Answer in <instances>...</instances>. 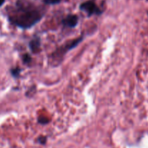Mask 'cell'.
I'll list each match as a JSON object with an SVG mask.
<instances>
[{
  "label": "cell",
  "instance_id": "1",
  "mask_svg": "<svg viewBox=\"0 0 148 148\" xmlns=\"http://www.w3.org/2000/svg\"><path fill=\"white\" fill-rule=\"evenodd\" d=\"M44 16L40 7L27 0H17L8 13V20L22 29H28L37 24Z\"/></svg>",
  "mask_w": 148,
  "mask_h": 148
},
{
  "label": "cell",
  "instance_id": "6",
  "mask_svg": "<svg viewBox=\"0 0 148 148\" xmlns=\"http://www.w3.org/2000/svg\"><path fill=\"white\" fill-rule=\"evenodd\" d=\"M20 72H21V69L19 67L13 68L10 70V73H11L12 76L14 77H17L20 75Z\"/></svg>",
  "mask_w": 148,
  "mask_h": 148
},
{
  "label": "cell",
  "instance_id": "5",
  "mask_svg": "<svg viewBox=\"0 0 148 148\" xmlns=\"http://www.w3.org/2000/svg\"><path fill=\"white\" fill-rule=\"evenodd\" d=\"M40 40L39 38L36 37L32 39L29 43V48L33 53H38L40 51Z\"/></svg>",
  "mask_w": 148,
  "mask_h": 148
},
{
  "label": "cell",
  "instance_id": "4",
  "mask_svg": "<svg viewBox=\"0 0 148 148\" xmlns=\"http://www.w3.org/2000/svg\"><path fill=\"white\" fill-rule=\"evenodd\" d=\"M78 22H79V18H78L77 15H76V14H69L62 20V23L64 27L73 28V27H75L77 25Z\"/></svg>",
  "mask_w": 148,
  "mask_h": 148
},
{
  "label": "cell",
  "instance_id": "3",
  "mask_svg": "<svg viewBox=\"0 0 148 148\" xmlns=\"http://www.w3.org/2000/svg\"><path fill=\"white\" fill-rule=\"evenodd\" d=\"M82 39H83L82 37L77 38L76 39H74L72 41L68 42V43H66V44H64V46H61L60 48H59V49L52 54L53 58H57L58 59V58H60L61 56H64L68 51L71 50V49L76 47V46L82 41Z\"/></svg>",
  "mask_w": 148,
  "mask_h": 148
},
{
  "label": "cell",
  "instance_id": "2",
  "mask_svg": "<svg viewBox=\"0 0 148 148\" xmlns=\"http://www.w3.org/2000/svg\"><path fill=\"white\" fill-rule=\"evenodd\" d=\"M79 10L85 12L88 17L92 15H101L103 11L98 7L95 0H88L79 5Z\"/></svg>",
  "mask_w": 148,
  "mask_h": 148
},
{
  "label": "cell",
  "instance_id": "7",
  "mask_svg": "<svg viewBox=\"0 0 148 148\" xmlns=\"http://www.w3.org/2000/svg\"><path fill=\"white\" fill-rule=\"evenodd\" d=\"M62 0H43V2L49 5H54V4H59Z\"/></svg>",
  "mask_w": 148,
  "mask_h": 148
},
{
  "label": "cell",
  "instance_id": "9",
  "mask_svg": "<svg viewBox=\"0 0 148 148\" xmlns=\"http://www.w3.org/2000/svg\"><path fill=\"white\" fill-rule=\"evenodd\" d=\"M38 122L41 124H48V123L49 122V121L46 118V117L40 116L38 118Z\"/></svg>",
  "mask_w": 148,
  "mask_h": 148
},
{
  "label": "cell",
  "instance_id": "8",
  "mask_svg": "<svg viewBox=\"0 0 148 148\" xmlns=\"http://www.w3.org/2000/svg\"><path fill=\"white\" fill-rule=\"evenodd\" d=\"M31 57L28 53H25L23 56V61L25 64H29L31 62Z\"/></svg>",
  "mask_w": 148,
  "mask_h": 148
},
{
  "label": "cell",
  "instance_id": "11",
  "mask_svg": "<svg viewBox=\"0 0 148 148\" xmlns=\"http://www.w3.org/2000/svg\"><path fill=\"white\" fill-rule=\"evenodd\" d=\"M6 0H0V7H1V6L4 5V2H5Z\"/></svg>",
  "mask_w": 148,
  "mask_h": 148
},
{
  "label": "cell",
  "instance_id": "10",
  "mask_svg": "<svg viewBox=\"0 0 148 148\" xmlns=\"http://www.w3.org/2000/svg\"><path fill=\"white\" fill-rule=\"evenodd\" d=\"M46 140H47L46 137H43V136H40V137H39L38 139V143H40V144H41V145L46 144Z\"/></svg>",
  "mask_w": 148,
  "mask_h": 148
}]
</instances>
